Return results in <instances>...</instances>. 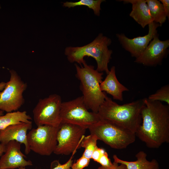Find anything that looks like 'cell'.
<instances>
[{
    "instance_id": "cell-1",
    "label": "cell",
    "mask_w": 169,
    "mask_h": 169,
    "mask_svg": "<svg viewBox=\"0 0 169 169\" xmlns=\"http://www.w3.org/2000/svg\"><path fill=\"white\" fill-rule=\"evenodd\" d=\"M144 100L142 122L136 135L148 147L158 148L169 142V106L146 98Z\"/></svg>"
},
{
    "instance_id": "cell-2",
    "label": "cell",
    "mask_w": 169,
    "mask_h": 169,
    "mask_svg": "<svg viewBox=\"0 0 169 169\" xmlns=\"http://www.w3.org/2000/svg\"><path fill=\"white\" fill-rule=\"evenodd\" d=\"M144 105V99L119 105L107 95L97 113L100 120L112 122L136 133L142 122L141 111Z\"/></svg>"
},
{
    "instance_id": "cell-3",
    "label": "cell",
    "mask_w": 169,
    "mask_h": 169,
    "mask_svg": "<svg viewBox=\"0 0 169 169\" xmlns=\"http://www.w3.org/2000/svg\"><path fill=\"white\" fill-rule=\"evenodd\" d=\"M111 42L110 38L100 33L92 42L85 45L67 47L64 54L69 62H76L80 65L86 62L84 57H92L96 62V69L100 72H105L107 74L109 71L108 64L113 52L108 48Z\"/></svg>"
},
{
    "instance_id": "cell-4",
    "label": "cell",
    "mask_w": 169,
    "mask_h": 169,
    "mask_svg": "<svg viewBox=\"0 0 169 169\" xmlns=\"http://www.w3.org/2000/svg\"><path fill=\"white\" fill-rule=\"evenodd\" d=\"M83 65L80 66L75 64V76L80 81V89L87 108L97 113L107 95L100 87L103 73L98 71L93 66L87 64L86 62Z\"/></svg>"
},
{
    "instance_id": "cell-5",
    "label": "cell",
    "mask_w": 169,
    "mask_h": 169,
    "mask_svg": "<svg viewBox=\"0 0 169 169\" xmlns=\"http://www.w3.org/2000/svg\"><path fill=\"white\" fill-rule=\"evenodd\" d=\"M90 134L95 135L111 148H125L136 140V133L112 122L101 119L88 127Z\"/></svg>"
},
{
    "instance_id": "cell-6",
    "label": "cell",
    "mask_w": 169,
    "mask_h": 169,
    "mask_svg": "<svg viewBox=\"0 0 169 169\" xmlns=\"http://www.w3.org/2000/svg\"><path fill=\"white\" fill-rule=\"evenodd\" d=\"M60 119V123L76 124L87 129L100 120L97 113L89 111L82 96L71 100L62 102Z\"/></svg>"
},
{
    "instance_id": "cell-7",
    "label": "cell",
    "mask_w": 169,
    "mask_h": 169,
    "mask_svg": "<svg viewBox=\"0 0 169 169\" xmlns=\"http://www.w3.org/2000/svg\"><path fill=\"white\" fill-rule=\"evenodd\" d=\"M9 72L10 79L0 92V110L7 112L17 111L24 104L23 94L27 87V83L15 70L12 69Z\"/></svg>"
},
{
    "instance_id": "cell-8",
    "label": "cell",
    "mask_w": 169,
    "mask_h": 169,
    "mask_svg": "<svg viewBox=\"0 0 169 169\" xmlns=\"http://www.w3.org/2000/svg\"><path fill=\"white\" fill-rule=\"evenodd\" d=\"M59 126L43 125L31 129L27 135L31 151L42 156H49L54 153L57 144Z\"/></svg>"
},
{
    "instance_id": "cell-9",
    "label": "cell",
    "mask_w": 169,
    "mask_h": 169,
    "mask_svg": "<svg viewBox=\"0 0 169 169\" xmlns=\"http://www.w3.org/2000/svg\"><path fill=\"white\" fill-rule=\"evenodd\" d=\"M62 102L61 96L57 94L40 99L33 110L36 125L37 126L43 125L58 126L60 123V113Z\"/></svg>"
},
{
    "instance_id": "cell-10",
    "label": "cell",
    "mask_w": 169,
    "mask_h": 169,
    "mask_svg": "<svg viewBox=\"0 0 169 169\" xmlns=\"http://www.w3.org/2000/svg\"><path fill=\"white\" fill-rule=\"evenodd\" d=\"M86 129L76 124L61 123L57 133V144L54 153L68 155L80 148Z\"/></svg>"
},
{
    "instance_id": "cell-11",
    "label": "cell",
    "mask_w": 169,
    "mask_h": 169,
    "mask_svg": "<svg viewBox=\"0 0 169 169\" xmlns=\"http://www.w3.org/2000/svg\"><path fill=\"white\" fill-rule=\"evenodd\" d=\"M148 33L142 36L132 38L127 37L124 33H117L116 37L122 47L128 52L132 57L137 58L143 53L150 42L158 35L157 28L160 25L154 22L148 25Z\"/></svg>"
},
{
    "instance_id": "cell-12",
    "label": "cell",
    "mask_w": 169,
    "mask_h": 169,
    "mask_svg": "<svg viewBox=\"0 0 169 169\" xmlns=\"http://www.w3.org/2000/svg\"><path fill=\"white\" fill-rule=\"evenodd\" d=\"M169 40L162 41L158 35L156 36L134 62L148 66H156L160 65L168 54Z\"/></svg>"
},
{
    "instance_id": "cell-13",
    "label": "cell",
    "mask_w": 169,
    "mask_h": 169,
    "mask_svg": "<svg viewBox=\"0 0 169 169\" xmlns=\"http://www.w3.org/2000/svg\"><path fill=\"white\" fill-rule=\"evenodd\" d=\"M20 143L15 141H9L6 145V151L0 159V169H15L33 165L30 160L21 151Z\"/></svg>"
},
{
    "instance_id": "cell-14",
    "label": "cell",
    "mask_w": 169,
    "mask_h": 169,
    "mask_svg": "<svg viewBox=\"0 0 169 169\" xmlns=\"http://www.w3.org/2000/svg\"><path fill=\"white\" fill-rule=\"evenodd\" d=\"M32 123H21L9 126L0 130V142L5 145L11 141H15L25 145V153L31 151L27 138V133L32 128Z\"/></svg>"
},
{
    "instance_id": "cell-15",
    "label": "cell",
    "mask_w": 169,
    "mask_h": 169,
    "mask_svg": "<svg viewBox=\"0 0 169 169\" xmlns=\"http://www.w3.org/2000/svg\"><path fill=\"white\" fill-rule=\"evenodd\" d=\"M100 87L102 92L110 95L114 99L120 101L123 100V92L129 90L118 80L114 66L111 68L105 79L101 82Z\"/></svg>"
},
{
    "instance_id": "cell-16",
    "label": "cell",
    "mask_w": 169,
    "mask_h": 169,
    "mask_svg": "<svg viewBox=\"0 0 169 169\" xmlns=\"http://www.w3.org/2000/svg\"><path fill=\"white\" fill-rule=\"evenodd\" d=\"M124 4L131 3L132 10L129 15L144 28L150 23L154 22L146 0H122Z\"/></svg>"
},
{
    "instance_id": "cell-17",
    "label": "cell",
    "mask_w": 169,
    "mask_h": 169,
    "mask_svg": "<svg viewBox=\"0 0 169 169\" xmlns=\"http://www.w3.org/2000/svg\"><path fill=\"white\" fill-rule=\"evenodd\" d=\"M137 160L134 161H127L119 158L116 155L113 156L114 162L124 164L127 169H159L157 161L155 159L149 161L146 159L147 154L143 151L138 152L135 156Z\"/></svg>"
},
{
    "instance_id": "cell-18",
    "label": "cell",
    "mask_w": 169,
    "mask_h": 169,
    "mask_svg": "<svg viewBox=\"0 0 169 169\" xmlns=\"http://www.w3.org/2000/svg\"><path fill=\"white\" fill-rule=\"evenodd\" d=\"M31 119V117L25 111L7 112L5 115L0 116V130L9 126L21 123H32Z\"/></svg>"
},
{
    "instance_id": "cell-19",
    "label": "cell",
    "mask_w": 169,
    "mask_h": 169,
    "mask_svg": "<svg viewBox=\"0 0 169 169\" xmlns=\"http://www.w3.org/2000/svg\"><path fill=\"white\" fill-rule=\"evenodd\" d=\"M154 22L161 26L166 19L162 4L157 0H146Z\"/></svg>"
},
{
    "instance_id": "cell-20",
    "label": "cell",
    "mask_w": 169,
    "mask_h": 169,
    "mask_svg": "<svg viewBox=\"0 0 169 169\" xmlns=\"http://www.w3.org/2000/svg\"><path fill=\"white\" fill-rule=\"evenodd\" d=\"M105 1L104 0H80L76 2L67 1L63 3V6L68 8L77 6H86L92 9L94 14L99 16L101 10V3Z\"/></svg>"
},
{
    "instance_id": "cell-21",
    "label": "cell",
    "mask_w": 169,
    "mask_h": 169,
    "mask_svg": "<svg viewBox=\"0 0 169 169\" xmlns=\"http://www.w3.org/2000/svg\"><path fill=\"white\" fill-rule=\"evenodd\" d=\"M98 139L95 135L91 134L87 136H84L80 145V147L85 148L82 156L89 159H91L93 152L97 146V141Z\"/></svg>"
},
{
    "instance_id": "cell-22",
    "label": "cell",
    "mask_w": 169,
    "mask_h": 169,
    "mask_svg": "<svg viewBox=\"0 0 169 169\" xmlns=\"http://www.w3.org/2000/svg\"><path fill=\"white\" fill-rule=\"evenodd\" d=\"M148 99L151 101H164L169 105V85L162 86L155 93L149 96Z\"/></svg>"
},
{
    "instance_id": "cell-23",
    "label": "cell",
    "mask_w": 169,
    "mask_h": 169,
    "mask_svg": "<svg viewBox=\"0 0 169 169\" xmlns=\"http://www.w3.org/2000/svg\"><path fill=\"white\" fill-rule=\"evenodd\" d=\"M90 161V159L82 156L76 162L73 163L71 167L74 169H83L89 165Z\"/></svg>"
},
{
    "instance_id": "cell-24",
    "label": "cell",
    "mask_w": 169,
    "mask_h": 169,
    "mask_svg": "<svg viewBox=\"0 0 169 169\" xmlns=\"http://www.w3.org/2000/svg\"><path fill=\"white\" fill-rule=\"evenodd\" d=\"M98 163H99L101 166L104 167H111L113 165V163H112L108 157V153L106 151L100 157Z\"/></svg>"
},
{
    "instance_id": "cell-25",
    "label": "cell",
    "mask_w": 169,
    "mask_h": 169,
    "mask_svg": "<svg viewBox=\"0 0 169 169\" xmlns=\"http://www.w3.org/2000/svg\"><path fill=\"white\" fill-rule=\"evenodd\" d=\"M77 150H75L72 153V155L69 160L65 163L61 164L59 162H58L57 166L52 169H70L73 164V160L72 159L73 156L76 152ZM35 169H37L36 168Z\"/></svg>"
},
{
    "instance_id": "cell-26",
    "label": "cell",
    "mask_w": 169,
    "mask_h": 169,
    "mask_svg": "<svg viewBox=\"0 0 169 169\" xmlns=\"http://www.w3.org/2000/svg\"><path fill=\"white\" fill-rule=\"evenodd\" d=\"M105 151L104 149L99 148L97 146L93 152L91 159L98 162L100 157Z\"/></svg>"
},
{
    "instance_id": "cell-27",
    "label": "cell",
    "mask_w": 169,
    "mask_h": 169,
    "mask_svg": "<svg viewBox=\"0 0 169 169\" xmlns=\"http://www.w3.org/2000/svg\"><path fill=\"white\" fill-rule=\"evenodd\" d=\"M113 166L111 167H104L102 166L99 167L98 169H127L125 165L122 164H120V165L115 162L113 163Z\"/></svg>"
},
{
    "instance_id": "cell-28",
    "label": "cell",
    "mask_w": 169,
    "mask_h": 169,
    "mask_svg": "<svg viewBox=\"0 0 169 169\" xmlns=\"http://www.w3.org/2000/svg\"><path fill=\"white\" fill-rule=\"evenodd\" d=\"M159 1L162 4L164 10L168 19H169V0H160Z\"/></svg>"
},
{
    "instance_id": "cell-29",
    "label": "cell",
    "mask_w": 169,
    "mask_h": 169,
    "mask_svg": "<svg viewBox=\"0 0 169 169\" xmlns=\"http://www.w3.org/2000/svg\"><path fill=\"white\" fill-rule=\"evenodd\" d=\"M6 145H5L0 142V159L6 151Z\"/></svg>"
},
{
    "instance_id": "cell-30",
    "label": "cell",
    "mask_w": 169,
    "mask_h": 169,
    "mask_svg": "<svg viewBox=\"0 0 169 169\" xmlns=\"http://www.w3.org/2000/svg\"><path fill=\"white\" fill-rule=\"evenodd\" d=\"M6 83L4 82L0 83V91H2L3 90L6 85Z\"/></svg>"
},
{
    "instance_id": "cell-31",
    "label": "cell",
    "mask_w": 169,
    "mask_h": 169,
    "mask_svg": "<svg viewBox=\"0 0 169 169\" xmlns=\"http://www.w3.org/2000/svg\"><path fill=\"white\" fill-rule=\"evenodd\" d=\"M3 115V111L2 110H0V116Z\"/></svg>"
},
{
    "instance_id": "cell-32",
    "label": "cell",
    "mask_w": 169,
    "mask_h": 169,
    "mask_svg": "<svg viewBox=\"0 0 169 169\" xmlns=\"http://www.w3.org/2000/svg\"><path fill=\"white\" fill-rule=\"evenodd\" d=\"M19 169H26L25 167H21L18 168Z\"/></svg>"
},
{
    "instance_id": "cell-33",
    "label": "cell",
    "mask_w": 169,
    "mask_h": 169,
    "mask_svg": "<svg viewBox=\"0 0 169 169\" xmlns=\"http://www.w3.org/2000/svg\"><path fill=\"white\" fill-rule=\"evenodd\" d=\"M1 8V5H0V9Z\"/></svg>"
},
{
    "instance_id": "cell-34",
    "label": "cell",
    "mask_w": 169,
    "mask_h": 169,
    "mask_svg": "<svg viewBox=\"0 0 169 169\" xmlns=\"http://www.w3.org/2000/svg\"><path fill=\"white\" fill-rule=\"evenodd\" d=\"M72 169H74V168H72Z\"/></svg>"
}]
</instances>
